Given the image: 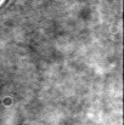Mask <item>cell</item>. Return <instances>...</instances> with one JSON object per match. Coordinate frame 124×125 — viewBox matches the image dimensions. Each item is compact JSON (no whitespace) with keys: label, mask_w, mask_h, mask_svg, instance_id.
<instances>
[]
</instances>
